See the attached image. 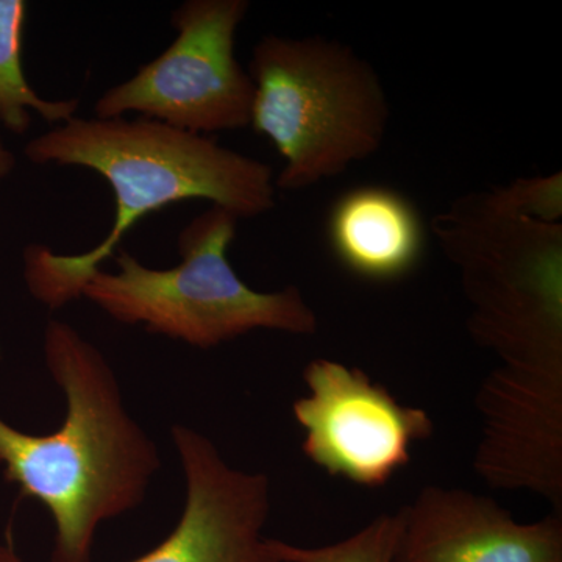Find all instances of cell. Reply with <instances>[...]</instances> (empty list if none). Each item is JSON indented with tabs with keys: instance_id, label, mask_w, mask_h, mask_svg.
<instances>
[{
	"instance_id": "5b68a950",
	"label": "cell",
	"mask_w": 562,
	"mask_h": 562,
	"mask_svg": "<svg viewBox=\"0 0 562 562\" xmlns=\"http://www.w3.org/2000/svg\"><path fill=\"white\" fill-rule=\"evenodd\" d=\"M238 222L211 205L180 232L179 265L151 269L120 251V271L92 273L81 297L121 324L203 350L254 330L316 335L319 319L297 286L260 292L239 279L227 257Z\"/></svg>"
},
{
	"instance_id": "ba28073f",
	"label": "cell",
	"mask_w": 562,
	"mask_h": 562,
	"mask_svg": "<svg viewBox=\"0 0 562 562\" xmlns=\"http://www.w3.org/2000/svg\"><path fill=\"white\" fill-rule=\"evenodd\" d=\"M172 439L187 479V503L165 541L128 562H281L262 530L271 513L265 473L233 469L206 436L176 425ZM0 562H25L11 541Z\"/></svg>"
},
{
	"instance_id": "30bf717a",
	"label": "cell",
	"mask_w": 562,
	"mask_h": 562,
	"mask_svg": "<svg viewBox=\"0 0 562 562\" xmlns=\"http://www.w3.org/2000/svg\"><path fill=\"white\" fill-rule=\"evenodd\" d=\"M328 241L347 271L369 281H395L419 265L425 228L408 198L384 187H360L335 202Z\"/></svg>"
},
{
	"instance_id": "3957f363",
	"label": "cell",
	"mask_w": 562,
	"mask_h": 562,
	"mask_svg": "<svg viewBox=\"0 0 562 562\" xmlns=\"http://www.w3.org/2000/svg\"><path fill=\"white\" fill-rule=\"evenodd\" d=\"M44 358L65 394V419L41 436L0 419V464L7 482L50 513V562H91L98 528L143 502L160 457L124 408L116 373L94 344L54 319Z\"/></svg>"
},
{
	"instance_id": "7c38bea8",
	"label": "cell",
	"mask_w": 562,
	"mask_h": 562,
	"mask_svg": "<svg viewBox=\"0 0 562 562\" xmlns=\"http://www.w3.org/2000/svg\"><path fill=\"white\" fill-rule=\"evenodd\" d=\"M401 530V514H382L330 546L299 547L272 539V549L281 562H392Z\"/></svg>"
},
{
	"instance_id": "277c9868",
	"label": "cell",
	"mask_w": 562,
	"mask_h": 562,
	"mask_svg": "<svg viewBox=\"0 0 562 562\" xmlns=\"http://www.w3.org/2000/svg\"><path fill=\"white\" fill-rule=\"evenodd\" d=\"M250 125L283 157L281 191L341 176L382 149L391 105L382 77L342 41L266 35L254 46Z\"/></svg>"
},
{
	"instance_id": "52a82bcc",
	"label": "cell",
	"mask_w": 562,
	"mask_h": 562,
	"mask_svg": "<svg viewBox=\"0 0 562 562\" xmlns=\"http://www.w3.org/2000/svg\"><path fill=\"white\" fill-rule=\"evenodd\" d=\"M303 380L310 394L292 405L310 461L331 476L382 487L412 461V447L435 432L430 414L402 405L383 384L342 362L317 358Z\"/></svg>"
},
{
	"instance_id": "8fae6325",
	"label": "cell",
	"mask_w": 562,
	"mask_h": 562,
	"mask_svg": "<svg viewBox=\"0 0 562 562\" xmlns=\"http://www.w3.org/2000/svg\"><path fill=\"white\" fill-rule=\"evenodd\" d=\"M27 3L0 0V125L24 135L32 124V111L49 124L72 120L79 99L49 101L33 90L22 68V35L27 22Z\"/></svg>"
},
{
	"instance_id": "5bb4252c",
	"label": "cell",
	"mask_w": 562,
	"mask_h": 562,
	"mask_svg": "<svg viewBox=\"0 0 562 562\" xmlns=\"http://www.w3.org/2000/svg\"><path fill=\"white\" fill-rule=\"evenodd\" d=\"M16 168V157L13 151L5 146L3 139L0 138V183L10 176Z\"/></svg>"
},
{
	"instance_id": "7a4b0ae2",
	"label": "cell",
	"mask_w": 562,
	"mask_h": 562,
	"mask_svg": "<svg viewBox=\"0 0 562 562\" xmlns=\"http://www.w3.org/2000/svg\"><path fill=\"white\" fill-rule=\"evenodd\" d=\"M24 154L35 165L98 172L116 202L109 235L91 250L60 255L44 244L25 247V284L50 310L81 297V288L114 257L122 238L166 206L202 199L238 220H254L276 206L271 166L222 147L210 136L147 117L74 116L29 140Z\"/></svg>"
},
{
	"instance_id": "8992f818",
	"label": "cell",
	"mask_w": 562,
	"mask_h": 562,
	"mask_svg": "<svg viewBox=\"0 0 562 562\" xmlns=\"http://www.w3.org/2000/svg\"><path fill=\"white\" fill-rule=\"evenodd\" d=\"M247 0H187L173 10L176 40L131 79L102 92L94 117L136 113L209 136L249 127L255 87L235 55Z\"/></svg>"
},
{
	"instance_id": "9c48e42d",
	"label": "cell",
	"mask_w": 562,
	"mask_h": 562,
	"mask_svg": "<svg viewBox=\"0 0 562 562\" xmlns=\"http://www.w3.org/2000/svg\"><path fill=\"white\" fill-rule=\"evenodd\" d=\"M392 562H562V514L519 524L491 497L425 486L398 512Z\"/></svg>"
},
{
	"instance_id": "4fadbf2b",
	"label": "cell",
	"mask_w": 562,
	"mask_h": 562,
	"mask_svg": "<svg viewBox=\"0 0 562 562\" xmlns=\"http://www.w3.org/2000/svg\"><path fill=\"white\" fill-rule=\"evenodd\" d=\"M503 201L517 213L546 224L562 222V172L549 176L520 177L497 187Z\"/></svg>"
},
{
	"instance_id": "6da1fadb",
	"label": "cell",
	"mask_w": 562,
	"mask_h": 562,
	"mask_svg": "<svg viewBox=\"0 0 562 562\" xmlns=\"http://www.w3.org/2000/svg\"><path fill=\"white\" fill-rule=\"evenodd\" d=\"M471 305L468 331L498 360L476 392L480 412H562V222L517 213L497 187L454 199L431 222Z\"/></svg>"
}]
</instances>
